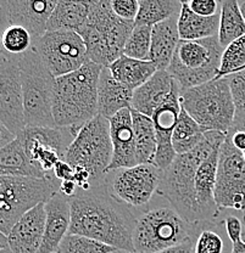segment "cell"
<instances>
[{
	"label": "cell",
	"instance_id": "1",
	"mask_svg": "<svg viewBox=\"0 0 245 253\" xmlns=\"http://www.w3.org/2000/svg\"><path fill=\"white\" fill-rule=\"evenodd\" d=\"M71 224L68 234L104 242L116 250L134 251L133 229L137 215L131 207L115 199L102 181L92 189H78L68 197ZM136 252V251H134Z\"/></svg>",
	"mask_w": 245,
	"mask_h": 253
},
{
	"label": "cell",
	"instance_id": "2",
	"mask_svg": "<svg viewBox=\"0 0 245 253\" xmlns=\"http://www.w3.org/2000/svg\"><path fill=\"white\" fill-rule=\"evenodd\" d=\"M227 134L222 131H205L204 139L193 150L177 155L170 167L162 170L156 195L163 197L197 231L205 228L200 218L196 196V173L200 163L212 151L220 149Z\"/></svg>",
	"mask_w": 245,
	"mask_h": 253
},
{
	"label": "cell",
	"instance_id": "3",
	"mask_svg": "<svg viewBox=\"0 0 245 253\" xmlns=\"http://www.w3.org/2000/svg\"><path fill=\"white\" fill-rule=\"evenodd\" d=\"M102 66L87 62L80 70L55 81L52 115L55 126L70 128L77 135L98 115V82Z\"/></svg>",
	"mask_w": 245,
	"mask_h": 253
},
{
	"label": "cell",
	"instance_id": "4",
	"mask_svg": "<svg viewBox=\"0 0 245 253\" xmlns=\"http://www.w3.org/2000/svg\"><path fill=\"white\" fill-rule=\"evenodd\" d=\"M111 158L110 122L97 115L75 136L66 152L65 161L72 167L73 181L78 189L87 191L104 181Z\"/></svg>",
	"mask_w": 245,
	"mask_h": 253
},
{
	"label": "cell",
	"instance_id": "5",
	"mask_svg": "<svg viewBox=\"0 0 245 253\" xmlns=\"http://www.w3.org/2000/svg\"><path fill=\"white\" fill-rule=\"evenodd\" d=\"M134 28V22L117 17L110 0L93 1L84 27L78 32L87 49L88 61L109 67L123 55L125 44Z\"/></svg>",
	"mask_w": 245,
	"mask_h": 253
},
{
	"label": "cell",
	"instance_id": "6",
	"mask_svg": "<svg viewBox=\"0 0 245 253\" xmlns=\"http://www.w3.org/2000/svg\"><path fill=\"white\" fill-rule=\"evenodd\" d=\"M199 231L172 207L154 206L137 217L133 247L138 253H157L196 237Z\"/></svg>",
	"mask_w": 245,
	"mask_h": 253
},
{
	"label": "cell",
	"instance_id": "7",
	"mask_svg": "<svg viewBox=\"0 0 245 253\" xmlns=\"http://www.w3.org/2000/svg\"><path fill=\"white\" fill-rule=\"evenodd\" d=\"M181 106L206 131L227 134L236 118L228 77L212 79L181 93Z\"/></svg>",
	"mask_w": 245,
	"mask_h": 253
},
{
	"label": "cell",
	"instance_id": "8",
	"mask_svg": "<svg viewBox=\"0 0 245 253\" xmlns=\"http://www.w3.org/2000/svg\"><path fill=\"white\" fill-rule=\"evenodd\" d=\"M18 66L26 126H56L52 115L56 78L33 49L18 56Z\"/></svg>",
	"mask_w": 245,
	"mask_h": 253
},
{
	"label": "cell",
	"instance_id": "9",
	"mask_svg": "<svg viewBox=\"0 0 245 253\" xmlns=\"http://www.w3.org/2000/svg\"><path fill=\"white\" fill-rule=\"evenodd\" d=\"M222 52L217 36L200 41H180L166 71L183 93L217 77Z\"/></svg>",
	"mask_w": 245,
	"mask_h": 253
},
{
	"label": "cell",
	"instance_id": "10",
	"mask_svg": "<svg viewBox=\"0 0 245 253\" xmlns=\"http://www.w3.org/2000/svg\"><path fill=\"white\" fill-rule=\"evenodd\" d=\"M61 181L56 178L0 176V231L9 235L12 226L27 211L47 202L59 191Z\"/></svg>",
	"mask_w": 245,
	"mask_h": 253
},
{
	"label": "cell",
	"instance_id": "11",
	"mask_svg": "<svg viewBox=\"0 0 245 253\" xmlns=\"http://www.w3.org/2000/svg\"><path fill=\"white\" fill-rule=\"evenodd\" d=\"M31 163L47 179L55 178L52 170L60 161H65L68 146L75 139L70 128L26 126L17 134Z\"/></svg>",
	"mask_w": 245,
	"mask_h": 253
},
{
	"label": "cell",
	"instance_id": "12",
	"mask_svg": "<svg viewBox=\"0 0 245 253\" xmlns=\"http://www.w3.org/2000/svg\"><path fill=\"white\" fill-rule=\"evenodd\" d=\"M162 170L152 163L120 168L106 173L104 183L110 194L131 208L147 207L156 195Z\"/></svg>",
	"mask_w": 245,
	"mask_h": 253
},
{
	"label": "cell",
	"instance_id": "13",
	"mask_svg": "<svg viewBox=\"0 0 245 253\" xmlns=\"http://www.w3.org/2000/svg\"><path fill=\"white\" fill-rule=\"evenodd\" d=\"M32 49L55 78L80 70L88 61L83 39L77 32L47 31Z\"/></svg>",
	"mask_w": 245,
	"mask_h": 253
},
{
	"label": "cell",
	"instance_id": "14",
	"mask_svg": "<svg viewBox=\"0 0 245 253\" xmlns=\"http://www.w3.org/2000/svg\"><path fill=\"white\" fill-rule=\"evenodd\" d=\"M215 202L221 211H245V160L228 135L220 149Z\"/></svg>",
	"mask_w": 245,
	"mask_h": 253
},
{
	"label": "cell",
	"instance_id": "15",
	"mask_svg": "<svg viewBox=\"0 0 245 253\" xmlns=\"http://www.w3.org/2000/svg\"><path fill=\"white\" fill-rule=\"evenodd\" d=\"M0 122L15 135L26 126L18 57H6L0 66Z\"/></svg>",
	"mask_w": 245,
	"mask_h": 253
},
{
	"label": "cell",
	"instance_id": "16",
	"mask_svg": "<svg viewBox=\"0 0 245 253\" xmlns=\"http://www.w3.org/2000/svg\"><path fill=\"white\" fill-rule=\"evenodd\" d=\"M180 97L181 89H176L151 116L157 139V150L152 165L161 170L170 167L177 156L172 146V134L182 110Z\"/></svg>",
	"mask_w": 245,
	"mask_h": 253
},
{
	"label": "cell",
	"instance_id": "17",
	"mask_svg": "<svg viewBox=\"0 0 245 253\" xmlns=\"http://www.w3.org/2000/svg\"><path fill=\"white\" fill-rule=\"evenodd\" d=\"M112 158L106 173L138 165L131 109H123L109 120Z\"/></svg>",
	"mask_w": 245,
	"mask_h": 253
},
{
	"label": "cell",
	"instance_id": "18",
	"mask_svg": "<svg viewBox=\"0 0 245 253\" xmlns=\"http://www.w3.org/2000/svg\"><path fill=\"white\" fill-rule=\"evenodd\" d=\"M46 202L34 206L12 226L7 235L9 247L14 253H37L41 249L46 228Z\"/></svg>",
	"mask_w": 245,
	"mask_h": 253
},
{
	"label": "cell",
	"instance_id": "19",
	"mask_svg": "<svg viewBox=\"0 0 245 253\" xmlns=\"http://www.w3.org/2000/svg\"><path fill=\"white\" fill-rule=\"evenodd\" d=\"M46 213L44 235L37 253H55L70 231L71 207L68 197L59 191L55 192L46 202Z\"/></svg>",
	"mask_w": 245,
	"mask_h": 253
},
{
	"label": "cell",
	"instance_id": "20",
	"mask_svg": "<svg viewBox=\"0 0 245 253\" xmlns=\"http://www.w3.org/2000/svg\"><path fill=\"white\" fill-rule=\"evenodd\" d=\"M56 4L57 0H7L10 23L25 27L36 42L47 32Z\"/></svg>",
	"mask_w": 245,
	"mask_h": 253
},
{
	"label": "cell",
	"instance_id": "21",
	"mask_svg": "<svg viewBox=\"0 0 245 253\" xmlns=\"http://www.w3.org/2000/svg\"><path fill=\"white\" fill-rule=\"evenodd\" d=\"M176 89L180 86L167 71H156L147 83L133 91L131 109L151 117Z\"/></svg>",
	"mask_w": 245,
	"mask_h": 253
},
{
	"label": "cell",
	"instance_id": "22",
	"mask_svg": "<svg viewBox=\"0 0 245 253\" xmlns=\"http://www.w3.org/2000/svg\"><path fill=\"white\" fill-rule=\"evenodd\" d=\"M133 91L116 81L109 67H102L98 82V115L106 120L123 109H131Z\"/></svg>",
	"mask_w": 245,
	"mask_h": 253
},
{
	"label": "cell",
	"instance_id": "23",
	"mask_svg": "<svg viewBox=\"0 0 245 253\" xmlns=\"http://www.w3.org/2000/svg\"><path fill=\"white\" fill-rule=\"evenodd\" d=\"M177 20L178 17H173L152 26L149 60L156 66L157 71L167 70L181 41Z\"/></svg>",
	"mask_w": 245,
	"mask_h": 253
},
{
	"label": "cell",
	"instance_id": "24",
	"mask_svg": "<svg viewBox=\"0 0 245 253\" xmlns=\"http://www.w3.org/2000/svg\"><path fill=\"white\" fill-rule=\"evenodd\" d=\"M93 0H57L47 31L80 32L88 21Z\"/></svg>",
	"mask_w": 245,
	"mask_h": 253
},
{
	"label": "cell",
	"instance_id": "25",
	"mask_svg": "<svg viewBox=\"0 0 245 253\" xmlns=\"http://www.w3.org/2000/svg\"><path fill=\"white\" fill-rule=\"evenodd\" d=\"M109 70L116 81L134 91L147 83L157 68L150 60H137L121 55L109 66Z\"/></svg>",
	"mask_w": 245,
	"mask_h": 253
},
{
	"label": "cell",
	"instance_id": "26",
	"mask_svg": "<svg viewBox=\"0 0 245 253\" xmlns=\"http://www.w3.org/2000/svg\"><path fill=\"white\" fill-rule=\"evenodd\" d=\"M177 27L181 41H200L211 38L218 34L220 14L211 17H204L192 11L188 4H183L178 16Z\"/></svg>",
	"mask_w": 245,
	"mask_h": 253
},
{
	"label": "cell",
	"instance_id": "27",
	"mask_svg": "<svg viewBox=\"0 0 245 253\" xmlns=\"http://www.w3.org/2000/svg\"><path fill=\"white\" fill-rule=\"evenodd\" d=\"M0 176H28L47 179L28 160L20 139L0 149Z\"/></svg>",
	"mask_w": 245,
	"mask_h": 253
},
{
	"label": "cell",
	"instance_id": "28",
	"mask_svg": "<svg viewBox=\"0 0 245 253\" xmlns=\"http://www.w3.org/2000/svg\"><path fill=\"white\" fill-rule=\"evenodd\" d=\"M133 123L134 144L138 165L152 163L157 150L156 130L151 117L139 113L131 109Z\"/></svg>",
	"mask_w": 245,
	"mask_h": 253
},
{
	"label": "cell",
	"instance_id": "29",
	"mask_svg": "<svg viewBox=\"0 0 245 253\" xmlns=\"http://www.w3.org/2000/svg\"><path fill=\"white\" fill-rule=\"evenodd\" d=\"M245 36V18L239 0H222L220 11L218 42L225 49L236 39Z\"/></svg>",
	"mask_w": 245,
	"mask_h": 253
},
{
	"label": "cell",
	"instance_id": "30",
	"mask_svg": "<svg viewBox=\"0 0 245 253\" xmlns=\"http://www.w3.org/2000/svg\"><path fill=\"white\" fill-rule=\"evenodd\" d=\"M180 0H141L134 26H155L170 18L178 17L182 10Z\"/></svg>",
	"mask_w": 245,
	"mask_h": 253
},
{
	"label": "cell",
	"instance_id": "31",
	"mask_svg": "<svg viewBox=\"0 0 245 253\" xmlns=\"http://www.w3.org/2000/svg\"><path fill=\"white\" fill-rule=\"evenodd\" d=\"M205 131L206 130L182 109L172 134V146L176 155H184L193 151L202 141Z\"/></svg>",
	"mask_w": 245,
	"mask_h": 253
},
{
	"label": "cell",
	"instance_id": "32",
	"mask_svg": "<svg viewBox=\"0 0 245 253\" xmlns=\"http://www.w3.org/2000/svg\"><path fill=\"white\" fill-rule=\"evenodd\" d=\"M33 37L25 27L10 25L2 34L1 47L6 57H18L33 47Z\"/></svg>",
	"mask_w": 245,
	"mask_h": 253
},
{
	"label": "cell",
	"instance_id": "33",
	"mask_svg": "<svg viewBox=\"0 0 245 253\" xmlns=\"http://www.w3.org/2000/svg\"><path fill=\"white\" fill-rule=\"evenodd\" d=\"M245 67V36L236 39L223 49L217 77L221 79L243 71Z\"/></svg>",
	"mask_w": 245,
	"mask_h": 253
},
{
	"label": "cell",
	"instance_id": "34",
	"mask_svg": "<svg viewBox=\"0 0 245 253\" xmlns=\"http://www.w3.org/2000/svg\"><path fill=\"white\" fill-rule=\"evenodd\" d=\"M115 247L83 235L67 234L60 244L57 253H112Z\"/></svg>",
	"mask_w": 245,
	"mask_h": 253
},
{
	"label": "cell",
	"instance_id": "35",
	"mask_svg": "<svg viewBox=\"0 0 245 253\" xmlns=\"http://www.w3.org/2000/svg\"><path fill=\"white\" fill-rule=\"evenodd\" d=\"M151 26H134L123 49V55L137 60H149Z\"/></svg>",
	"mask_w": 245,
	"mask_h": 253
},
{
	"label": "cell",
	"instance_id": "36",
	"mask_svg": "<svg viewBox=\"0 0 245 253\" xmlns=\"http://www.w3.org/2000/svg\"><path fill=\"white\" fill-rule=\"evenodd\" d=\"M215 225L202 228L196 235L194 244V253H223L225 242L222 236L213 229Z\"/></svg>",
	"mask_w": 245,
	"mask_h": 253
},
{
	"label": "cell",
	"instance_id": "37",
	"mask_svg": "<svg viewBox=\"0 0 245 253\" xmlns=\"http://www.w3.org/2000/svg\"><path fill=\"white\" fill-rule=\"evenodd\" d=\"M236 115H245V70L228 76Z\"/></svg>",
	"mask_w": 245,
	"mask_h": 253
},
{
	"label": "cell",
	"instance_id": "38",
	"mask_svg": "<svg viewBox=\"0 0 245 253\" xmlns=\"http://www.w3.org/2000/svg\"><path fill=\"white\" fill-rule=\"evenodd\" d=\"M111 9L117 17L126 21H136L139 11V0H110Z\"/></svg>",
	"mask_w": 245,
	"mask_h": 253
},
{
	"label": "cell",
	"instance_id": "39",
	"mask_svg": "<svg viewBox=\"0 0 245 253\" xmlns=\"http://www.w3.org/2000/svg\"><path fill=\"white\" fill-rule=\"evenodd\" d=\"M221 2L222 0H191L188 2V6L196 15L211 17V16L220 14Z\"/></svg>",
	"mask_w": 245,
	"mask_h": 253
},
{
	"label": "cell",
	"instance_id": "40",
	"mask_svg": "<svg viewBox=\"0 0 245 253\" xmlns=\"http://www.w3.org/2000/svg\"><path fill=\"white\" fill-rule=\"evenodd\" d=\"M223 224H225L226 233H227V236L231 240V242H234L243 237V223L238 217L228 215L223 220Z\"/></svg>",
	"mask_w": 245,
	"mask_h": 253
},
{
	"label": "cell",
	"instance_id": "41",
	"mask_svg": "<svg viewBox=\"0 0 245 253\" xmlns=\"http://www.w3.org/2000/svg\"><path fill=\"white\" fill-rule=\"evenodd\" d=\"M10 23V15H9V5H7V0H0V66L2 65V62L6 60L4 51H2L1 47V39L2 34H4L5 30H6Z\"/></svg>",
	"mask_w": 245,
	"mask_h": 253
},
{
	"label": "cell",
	"instance_id": "42",
	"mask_svg": "<svg viewBox=\"0 0 245 253\" xmlns=\"http://www.w3.org/2000/svg\"><path fill=\"white\" fill-rule=\"evenodd\" d=\"M52 175L60 181L73 180V169L66 161H60L54 167Z\"/></svg>",
	"mask_w": 245,
	"mask_h": 253
},
{
	"label": "cell",
	"instance_id": "43",
	"mask_svg": "<svg viewBox=\"0 0 245 253\" xmlns=\"http://www.w3.org/2000/svg\"><path fill=\"white\" fill-rule=\"evenodd\" d=\"M196 237L188 239L187 241L182 242V244L177 245V246L170 247L167 250H163L161 252L157 253H194V244H196Z\"/></svg>",
	"mask_w": 245,
	"mask_h": 253
},
{
	"label": "cell",
	"instance_id": "44",
	"mask_svg": "<svg viewBox=\"0 0 245 253\" xmlns=\"http://www.w3.org/2000/svg\"><path fill=\"white\" fill-rule=\"evenodd\" d=\"M231 139L232 145L241 152L245 151V131L244 130H229L227 133Z\"/></svg>",
	"mask_w": 245,
	"mask_h": 253
},
{
	"label": "cell",
	"instance_id": "45",
	"mask_svg": "<svg viewBox=\"0 0 245 253\" xmlns=\"http://www.w3.org/2000/svg\"><path fill=\"white\" fill-rule=\"evenodd\" d=\"M15 139H16V135L0 122V149L6 146L7 144L14 141Z\"/></svg>",
	"mask_w": 245,
	"mask_h": 253
},
{
	"label": "cell",
	"instance_id": "46",
	"mask_svg": "<svg viewBox=\"0 0 245 253\" xmlns=\"http://www.w3.org/2000/svg\"><path fill=\"white\" fill-rule=\"evenodd\" d=\"M77 190H78V186L75 181L65 180V181H61V184H60L59 192H61V194L65 195V196L71 197L77 192Z\"/></svg>",
	"mask_w": 245,
	"mask_h": 253
},
{
	"label": "cell",
	"instance_id": "47",
	"mask_svg": "<svg viewBox=\"0 0 245 253\" xmlns=\"http://www.w3.org/2000/svg\"><path fill=\"white\" fill-rule=\"evenodd\" d=\"M232 130H244L245 131V115H236ZM229 129V130H231Z\"/></svg>",
	"mask_w": 245,
	"mask_h": 253
},
{
	"label": "cell",
	"instance_id": "48",
	"mask_svg": "<svg viewBox=\"0 0 245 253\" xmlns=\"http://www.w3.org/2000/svg\"><path fill=\"white\" fill-rule=\"evenodd\" d=\"M231 253H245V240L238 239L237 241L232 242V251Z\"/></svg>",
	"mask_w": 245,
	"mask_h": 253
},
{
	"label": "cell",
	"instance_id": "49",
	"mask_svg": "<svg viewBox=\"0 0 245 253\" xmlns=\"http://www.w3.org/2000/svg\"><path fill=\"white\" fill-rule=\"evenodd\" d=\"M9 247V242H7V236L0 231V249H5Z\"/></svg>",
	"mask_w": 245,
	"mask_h": 253
},
{
	"label": "cell",
	"instance_id": "50",
	"mask_svg": "<svg viewBox=\"0 0 245 253\" xmlns=\"http://www.w3.org/2000/svg\"><path fill=\"white\" fill-rule=\"evenodd\" d=\"M239 5H241V10L243 12V16L245 18V0H239Z\"/></svg>",
	"mask_w": 245,
	"mask_h": 253
},
{
	"label": "cell",
	"instance_id": "51",
	"mask_svg": "<svg viewBox=\"0 0 245 253\" xmlns=\"http://www.w3.org/2000/svg\"><path fill=\"white\" fill-rule=\"evenodd\" d=\"M0 253H14L10 247H5V249H0Z\"/></svg>",
	"mask_w": 245,
	"mask_h": 253
},
{
	"label": "cell",
	"instance_id": "52",
	"mask_svg": "<svg viewBox=\"0 0 245 253\" xmlns=\"http://www.w3.org/2000/svg\"><path fill=\"white\" fill-rule=\"evenodd\" d=\"M112 253H138V252H134V251H125V250H116Z\"/></svg>",
	"mask_w": 245,
	"mask_h": 253
},
{
	"label": "cell",
	"instance_id": "53",
	"mask_svg": "<svg viewBox=\"0 0 245 253\" xmlns=\"http://www.w3.org/2000/svg\"><path fill=\"white\" fill-rule=\"evenodd\" d=\"M180 1L182 2V4H188V2L191 1V0H180Z\"/></svg>",
	"mask_w": 245,
	"mask_h": 253
},
{
	"label": "cell",
	"instance_id": "54",
	"mask_svg": "<svg viewBox=\"0 0 245 253\" xmlns=\"http://www.w3.org/2000/svg\"><path fill=\"white\" fill-rule=\"evenodd\" d=\"M242 154H243V157H244V160H245V151L242 152Z\"/></svg>",
	"mask_w": 245,
	"mask_h": 253
},
{
	"label": "cell",
	"instance_id": "55",
	"mask_svg": "<svg viewBox=\"0 0 245 253\" xmlns=\"http://www.w3.org/2000/svg\"><path fill=\"white\" fill-rule=\"evenodd\" d=\"M93 1H97V0H93Z\"/></svg>",
	"mask_w": 245,
	"mask_h": 253
},
{
	"label": "cell",
	"instance_id": "56",
	"mask_svg": "<svg viewBox=\"0 0 245 253\" xmlns=\"http://www.w3.org/2000/svg\"><path fill=\"white\" fill-rule=\"evenodd\" d=\"M244 70H245V67H244Z\"/></svg>",
	"mask_w": 245,
	"mask_h": 253
},
{
	"label": "cell",
	"instance_id": "57",
	"mask_svg": "<svg viewBox=\"0 0 245 253\" xmlns=\"http://www.w3.org/2000/svg\"><path fill=\"white\" fill-rule=\"evenodd\" d=\"M55 253H57V252H55Z\"/></svg>",
	"mask_w": 245,
	"mask_h": 253
},
{
	"label": "cell",
	"instance_id": "58",
	"mask_svg": "<svg viewBox=\"0 0 245 253\" xmlns=\"http://www.w3.org/2000/svg\"><path fill=\"white\" fill-rule=\"evenodd\" d=\"M139 1H141V0H139Z\"/></svg>",
	"mask_w": 245,
	"mask_h": 253
}]
</instances>
